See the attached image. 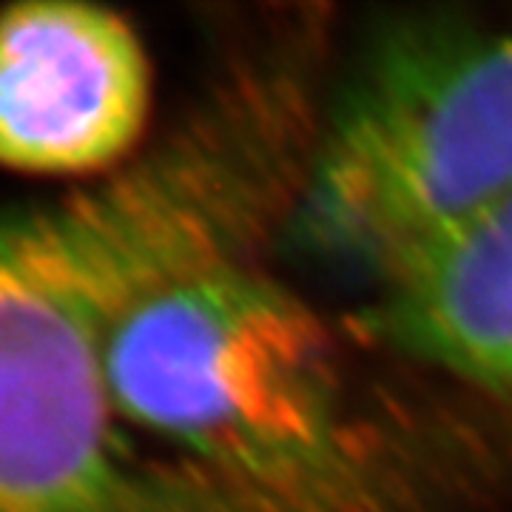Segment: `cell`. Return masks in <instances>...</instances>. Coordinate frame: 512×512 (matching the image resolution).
<instances>
[{
  "label": "cell",
  "instance_id": "obj_1",
  "mask_svg": "<svg viewBox=\"0 0 512 512\" xmlns=\"http://www.w3.org/2000/svg\"><path fill=\"white\" fill-rule=\"evenodd\" d=\"M128 427L242 490L308 512H379L373 433L333 333L251 262L183 279L128 308L106 339Z\"/></svg>",
  "mask_w": 512,
  "mask_h": 512
},
{
  "label": "cell",
  "instance_id": "obj_4",
  "mask_svg": "<svg viewBox=\"0 0 512 512\" xmlns=\"http://www.w3.org/2000/svg\"><path fill=\"white\" fill-rule=\"evenodd\" d=\"M148 111L151 63L120 15L66 0L0 12V165L43 177L111 171L134 154Z\"/></svg>",
  "mask_w": 512,
  "mask_h": 512
},
{
  "label": "cell",
  "instance_id": "obj_5",
  "mask_svg": "<svg viewBox=\"0 0 512 512\" xmlns=\"http://www.w3.org/2000/svg\"><path fill=\"white\" fill-rule=\"evenodd\" d=\"M362 325L410 359L512 396V197L379 282Z\"/></svg>",
  "mask_w": 512,
  "mask_h": 512
},
{
  "label": "cell",
  "instance_id": "obj_3",
  "mask_svg": "<svg viewBox=\"0 0 512 512\" xmlns=\"http://www.w3.org/2000/svg\"><path fill=\"white\" fill-rule=\"evenodd\" d=\"M128 302L69 200L0 217V512H288L134 444L106 379Z\"/></svg>",
  "mask_w": 512,
  "mask_h": 512
},
{
  "label": "cell",
  "instance_id": "obj_2",
  "mask_svg": "<svg viewBox=\"0 0 512 512\" xmlns=\"http://www.w3.org/2000/svg\"><path fill=\"white\" fill-rule=\"evenodd\" d=\"M512 197V29L402 20L362 49L322 114L291 225L384 282Z\"/></svg>",
  "mask_w": 512,
  "mask_h": 512
}]
</instances>
